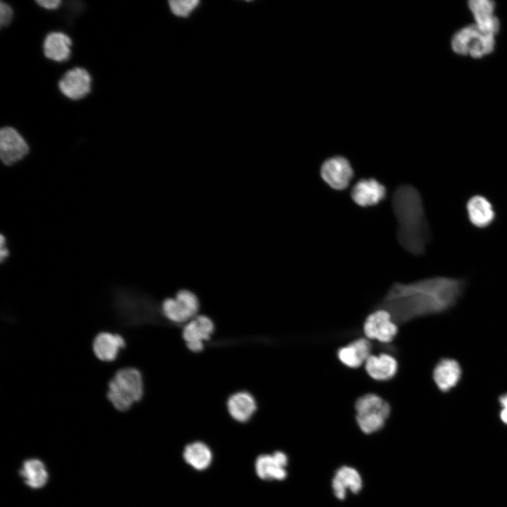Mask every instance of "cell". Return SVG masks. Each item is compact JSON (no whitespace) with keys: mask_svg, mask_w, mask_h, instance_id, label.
I'll list each match as a JSON object with an SVG mask.
<instances>
[{"mask_svg":"<svg viewBox=\"0 0 507 507\" xmlns=\"http://www.w3.org/2000/svg\"><path fill=\"white\" fill-rule=\"evenodd\" d=\"M465 284L464 279L446 276L395 282L375 309L386 310L397 325H403L449 309L461 298Z\"/></svg>","mask_w":507,"mask_h":507,"instance_id":"6da1fadb","label":"cell"},{"mask_svg":"<svg viewBox=\"0 0 507 507\" xmlns=\"http://www.w3.org/2000/svg\"><path fill=\"white\" fill-rule=\"evenodd\" d=\"M397 220V239L408 253L424 254L431 235L420 192L410 184L397 187L392 200Z\"/></svg>","mask_w":507,"mask_h":507,"instance_id":"7a4b0ae2","label":"cell"},{"mask_svg":"<svg viewBox=\"0 0 507 507\" xmlns=\"http://www.w3.org/2000/svg\"><path fill=\"white\" fill-rule=\"evenodd\" d=\"M143 380L140 372L134 368L118 370L108 383L107 398L119 411H126L143 395Z\"/></svg>","mask_w":507,"mask_h":507,"instance_id":"3957f363","label":"cell"},{"mask_svg":"<svg viewBox=\"0 0 507 507\" xmlns=\"http://www.w3.org/2000/svg\"><path fill=\"white\" fill-rule=\"evenodd\" d=\"M356 420L361 431L372 434L381 430L388 419L391 407L377 394L370 393L361 396L355 402Z\"/></svg>","mask_w":507,"mask_h":507,"instance_id":"277c9868","label":"cell"},{"mask_svg":"<svg viewBox=\"0 0 507 507\" xmlns=\"http://www.w3.org/2000/svg\"><path fill=\"white\" fill-rule=\"evenodd\" d=\"M495 35L482 30L475 24L458 30L452 37L451 48L458 55L479 58L494 48Z\"/></svg>","mask_w":507,"mask_h":507,"instance_id":"5b68a950","label":"cell"},{"mask_svg":"<svg viewBox=\"0 0 507 507\" xmlns=\"http://www.w3.org/2000/svg\"><path fill=\"white\" fill-rule=\"evenodd\" d=\"M320 174L322 180L330 188L342 191L349 187L354 176V171L347 158L334 156L327 158L322 163Z\"/></svg>","mask_w":507,"mask_h":507,"instance_id":"8992f818","label":"cell"},{"mask_svg":"<svg viewBox=\"0 0 507 507\" xmlns=\"http://www.w3.org/2000/svg\"><path fill=\"white\" fill-rule=\"evenodd\" d=\"M199 306L196 295L189 290L183 289L178 292L175 298L164 300L162 311L170 321L184 323L196 317Z\"/></svg>","mask_w":507,"mask_h":507,"instance_id":"52a82bcc","label":"cell"},{"mask_svg":"<svg viewBox=\"0 0 507 507\" xmlns=\"http://www.w3.org/2000/svg\"><path fill=\"white\" fill-rule=\"evenodd\" d=\"M363 332L368 339L387 344L392 342L397 334L398 325L392 320L388 311L375 309L365 320Z\"/></svg>","mask_w":507,"mask_h":507,"instance_id":"ba28073f","label":"cell"},{"mask_svg":"<svg viewBox=\"0 0 507 507\" xmlns=\"http://www.w3.org/2000/svg\"><path fill=\"white\" fill-rule=\"evenodd\" d=\"M465 211L469 223L477 229L488 228L496 219L494 204L487 196L482 194H474L468 199Z\"/></svg>","mask_w":507,"mask_h":507,"instance_id":"9c48e42d","label":"cell"},{"mask_svg":"<svg viewBox=\"0 0 507 507\" xmlns=\"http://www.w3.org/2000/svg\"><path fill=\"white\" fill-rule=\"evenodd\" d=\"M29 151V146L19 132L11 127H4L0 131V156L7 165L22 160Z\"/></svg>","mask_w":507,"mask_h":507,"instance_id":"30bf717a","label":"cell"},{"mask_svg":"<svg viewBox=\"0 0 507 507\" xmlns=\"http://www.w3.org/2000/svg\"><path fill=\"white\" fill-rule=\"evenodd\" d=\"M351 198L360 207L375 206L387 196L385 186L373 177L358 180L351 190Z\"/></svg>","mask_w":507,"mask_h":507,"instance_id":"8fae6325","label":"cell"},{"mask_svg":"<svg viewBox=\"0 0 507 507\" xmlns=\"http://www.w3.org/2000/svg\"><path fill=\"white\" fill-rule=\"evenodd\" d=\"M91 82L89 72L84 68L77 67L63 75L58 82V88L68 99L79 100L90 92Z\"/></svg>","mask_w":507,"mask_h":507,"instance_id":"7c38bea8","label":"cell"},{"mask_svg":"<svg viewBox=\"0 0 507 507\" xmlns=\"http://www.w3.org/2000/svg\"><path fill=\"white\" fill-rule=\"evenodd\" d=\"M213 330V323L208 317L198 315L187 323L182 337L189 349L199 352L203 349L204 342L210 338Z\"/></svg>","mask_w":507,"mask_h":507,"instance_id":"4fadbf2b","label":"cell"},{"mask_svg":"<svg viewBox=\"0 0 507 507\" xmlns=\"http://www.w3.org/2000/svg\"><path fill=\"white\" fill-rule=\"evenodd\" d=\"M287 456L282 451L272 455H261L256 461L255 468L258 476L262 480H282L287 477L285 468Z\"/></svg>","mask_w":507,"mask_h":507,"instance_id":"5bb4252c","label":"cell"},{"mask_svg":"<svg viewBox=\"0 0 507 507\" xmlns=\"http://www.w3.org/2000/svg\"><path fill=\"white\" fill-rule=\"evenodd\" d=\"M468 7L473 15L475 25L482 30L496 35L500 24L498 18L494 15L495 3L490 0H470Z\"/></svg>","mask_w":507,"mask_h":507,"instance_id":"9a60e30c","label":"cell"},{"mask_svg":"<svg viewBox=\"0 0 507 507\" xmlns=\"http://www.w3.org/2000/svg\"><path fill=\"white\" fill-rule=\"evenodd\" d=\"M372 344L366 338H358L337 350L339 360L346 366L356 368L370 357Z\"/></svg>","mask_w":507,"mask_h":507,"instance_id":"2e32d148","label":"cell"},{"mask_svg":"<svg viewBox=\"0 0 507 507\" xmlns=\"http://www.w3.org/2000/svg\"><path fill=\"white\" fill-rule=\"evenodd\" d=\"M461 373V368L457 361L443 358L434 368L433 379L439 389L446 392L458 383Z\"/></svg>","mask_w":507,"mask_h":507,"instance_id":"e0dca14e","label":"cell"},{"mask_svg":"<svg viewBox=\"0 0 507 507\" xmlns=\"http://www.w3.org/2000/svg\"><path fill=\"white\" fill-rule=\"evenodd\" d=\"M125 345V339L120 334L104 332L96 336L92 348L99 360L112 361L117 358L120 349L124 348Z\"/></svg>","mask_w":507,"mask_h":507,"instance_id":"ac0fdd59","label":"cell"},{"mask_svg":"<svg viewBox=\"0 0 507 507\" xmlns=\"http://www.w3.org/2000/svg\"><path fill=\"white\" fill-rule=\"evenodd\" d=\"M367 373L376 380H389L393 378L398 368L396 358L388 353L370 355L365 364Z\"/></svg>","mask_w":507,"mask_h":507,"instance_id":"d6986e66","label":"cell"},{"mask_svg":"<svg viewBox=\"0 0 507 507\" xmlns=\"http://www.w3.org/2000/svg\"><path fill=\"white\" fill-rule=\"evenodd\" d=\"M362 480L358 472L351 467L343 466L337 470L332 480V489L336 497L344 499L349 489L353 494L358 493L362 488Z\"/></svg>","mask_w":507,"mask_h":507,"instance_id":"ffe728a7","label":"cell"},{"mask_svg":"<svg viewBox=\"0 0 507 507\" xmlns=\"http://www.w3.org/2000/svg\"><path fill=\"white\" fill-rule=\"evenodd\" d=\"M71 39L65 33L53 32L48 34L44 41V56L52 61L63 62L67 61L71 53Z\"/></svg>","mask_w":507,"mask_h":507,"instance_id":"44dd1931","label":"cell"},{"mask_svg":"<svg viewBox=\"0 0 507 507\" xmlns=\"http://www.w3.org/2000/svg\"><path fill=\"white\" fill-rule=\"evenodd\" d=\"M227 406L230 415L241 423L249 420L256 409L255 399L245 392L232 394L227 400Z\"/></svg>","mask_w":507,"mask_h":507,"instance_id":"7402d4cb","label":"cell"},{"mask_svg":"<svg viewBox=\"0 0 507 507\" xmlns=\"http://www.w3.org/2000/svg\"><path fill=\"white\" fill-rule=\"evenodd\" d=\"M19 474L25 484L35 489L43 487L49 480V474L45 464L37 458H30L25 461L19 470Z\"/></svg>","mask_w":507,"mask_h":507,"instance_id":"603a6c76","label":"cell"},{"mask_svg":"<svg viewBox=\"0 0 507 507\" xmlns=\"http://www.w3.org/2000/svg\"><path fill=\"white\" fill-rule=\"evenodd\" d=\"M183 457L192 468L198 470H203L211 464L212 453L207 445L196 442L185 447Z\"/></svg>","mask_w":507,"mask_h":507,"instance_id":"cb8c5ba5","label":"cell"},{"mask_svg":"<svg viewBox=\"0 0 507 507\" xmlns=\"http://www.w3.org/2000/svg\"><path fill=\"white\" fill-rule=\"evenodd\" d=\"M168 3L170 10L174 15L180 17H187L198 6L199 1L173 0Z\"/></svg>","mask_w":507,"mask_h":507,"instance_id":"d4e9b609","label":"cell"},{"mask_svg":"<svg viewBox=\"0 0 507 507\" xmlns=\"http://www.w3.org/2000/svg\"><path fill=\"white\" fill-rule=\"evenodd\" d=\"M13 17V10L11 7L6 3L1 1L0 3V24L1 27L7 26L11 21Z\"/></svg>","mask_w":507,"mask_h":507,"instance_id":"484cf974","label":"cell"},{"mask_svg":"<svg viewBox=\"0 0 507 507\" xmlns=\"http://www.w3.org/2000/svg\"><path fill=\"white\" fill-rule=\"evenodd\" d=\"M499 401L501 407L500 418L503 423L507 425V393L501 394L499 396Z\"/></svg>","mask_w":507,"mask_h":507,"instance_id":"4316f807","label":"cell"},{"mask_svg":"<svg viewBox=\"0 0 507 507\" xmlns=\"http://www.w3.org/2000/svg\"><path fill=\"white\" fill-rule=\"evenodd\" d=\"M36 2L41 7L48 10H54L61 4L60 0H38Z\"/></svg>","mask_w":507,"mask_h":507,"instance_id":"83f0119b","label":"cell"},{"mask_svg":"<svg viewBox=\"0 0 507 507\" xmlns=\"http://www.w3.org/2000/svg\"><path fill=\"white\" fill-rule=\"evenodd\" d=\"M0 246H1V251H0V259L2 262L4 259H6L8 256L9 255V251L7 249L6 246V238L4 235L1 236L0 239Z\"/></svg>","mask_w":507,"mask_h":507,"instance_id":"f1b7e54d","label":"cell"}]
</instances>
